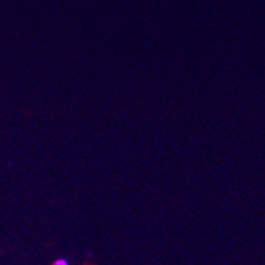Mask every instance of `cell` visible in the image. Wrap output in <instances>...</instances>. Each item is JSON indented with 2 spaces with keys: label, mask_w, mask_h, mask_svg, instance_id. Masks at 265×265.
I'll return each instance as SVG.
<instances>
[{
  "label": "cell",
  "mask_w": 265,
  "mask_h": 265,
  "mask_svg": "<svg viewBox=\"0 0 265 265\" xmlns=\"http://www.w3.org/2000/svg\"><path fill=\"white\" fill-rule=\"evenodd\" d=\"M53 265H70V264L66 259H57V260L53 263Z\"/></svg>",
  "instance_id": "obj_1"
}]
</instances>
